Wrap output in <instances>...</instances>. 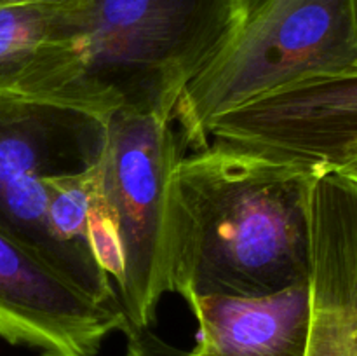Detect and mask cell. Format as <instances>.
Returning <instances> with one entry per match:
<instances>
[{"mask_svg":"<svg viewBox=\"0 0 357 356\" xmlns=\"http://www.w3.org/2000/svg\"><path fill=\"white\" fill-rule=\"evenodd\" d=\"M338 173L344 175V177H347V178H351L352 181H356V184H357V161H356V163L349 164L347 168H344V170L338 171Z\"/></svg>","mask_w":357,"mask_h":356,"instance_id":"cell-11","label":"cell"},{"mask_svg":"<svg viewBox=\"0 0 357 356\" xmlns=\"http://www.w3.org/2000/svg\"><path fill=\"white\" fill-rule=\"evenodd\" d=\"M195 356H305L310 327L309 281L267 295H195Z\"/></svg>","mask_w":357,"mask_h":356,"instance_id":"cell-9","label":"cell"},{"mask_svg":"<svg viewBox=\"0 0 357 356\" xmlns=\"http://www.w3.org/2000/svg\"><path fill=\"white\" fill-rule=\"evenodd\" d=\"M181 159L173 122L132 112L107 119L100 194L121 253L126 335L152 327L167 292L171 184Z\"/></svg>","mask_w":357,"mask_h":356,"instance_id":"cell-4","label":"cell"},{"mask_svg":"<svg viewBox=\"0 0 357 356\" xmlns=\"http://www.w3.org/2000/svg\"><path fill=\"white\" fill-rule=\"evenodd\" d=\"M309 286L305 356H357V184L340 173L312 185Z\"/></svg>","mask_w":357,"mask_h":356,"instance_id":"cell-8","label":"cell"},{"mask_svg":"<svg viewBox=\"0 0 357 356\" xmlns=\"http://www.w3.org/2000/svg\"><path fill=\"white\" fill-rule=\"evenodd\" d=\"M246 0H59L54 56L30 96L107 121L173 122L188 84L227 44Z\"/></svg>","mask_w":357,"mask_h":356,"instance_id":"cell-2","label":"cell"},{"mask_svg":"<svg viewBox=\"0 0 357 356\" xmlns=\"http://www.w3.org/2000/svg\"><path fill=\"white\" fill-rule=\"evenodd\" d=\"M209 142L281 159L316 173L357 161V68L278 91L215 119Z\"/></svg>","mask_w":357,"mask_h":356,"instance_id":"cell-6","label":"cell"},{"mask_svg":"<svg viewBox=\"0 0 357 356\" xmlns=\"http://www.w3.org/2000/svg\"><path fill=\"white\" fill-rule=\"evenodd\" d=\"M357 68V0H246L239 27L178 100L183 145H209L213 121L317 77Z\"/></svg>","mask_w":357,"mask_h":356,"instance_id":"cell-3","label":"cell"},{"mask_svg":"<svg viewBox=\"0 0 357 356\" xmlns=\"http://www.w3.org/2000/svg\"><path fill=\"white\" fill-rule=\"evenodd\" d=\"M58 2L0 3V94L24 96L52 56Z\"/></svg>","mask_w":357,"mask_h":356,"instance_id":"cell-10","label":"cell"},{"mask_svg":"<svg viewBox=\"0 0 357 356\" xmlns=\"http://www.w3.org/2000/svg\"><path fill=\"white\" fill-rule=\"evenodd\" d=\"M115 330L126 332L122 311L94 300L0 229V339L40 356H96Z\"/></svg>","mask_w":357,"mask_h":356,"instance_id":"cell-7","label":"cell"},{"mask_svg":"<svg viewBox=\"0 0 357 356\" xmlns=\"http://www.w3.org/2000/svg\"><path fill=\"white\" fill-rule=\"evenodd\" d=\"M319 173L209 142L183 157L169 202L167 292L267 295L310 278V194Z\"/></svg>","mask_w":357,"mask_h":356,"instance_id":"cell-1","label":"cell"},{"mask_svg":"<svg viewBox=\"0 0 357 356\" xmlns=\"http://www.w3.org/2000/svg\"><path fill=\"white\" fill-rule=\"evenodd\" d=\"M107 121L59 103L0 94V229L59 267L45 227V178L89 170L103 156Z\"/></svg>","mask_w":357,"mask_h":356,"instance_id":"cell-5","label":"cell"},{"mask_svg":"<svg viewBox=\"0 0 357 356\" xmlns=\"http://www.w3.org/2000/svg\"><path fill=\"white\" fill-rule=\"evenodd\" d=\"M13 2H59V0H0V3H13Z\"/></svg>","mask_w":357,"mask_h":356,"instance_id":"cell-12","label":"cell"}]
</instances>
